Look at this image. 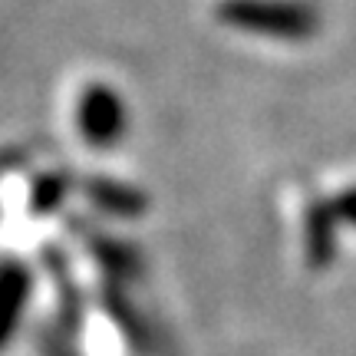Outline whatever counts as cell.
Segmentation results:
<instances>
[{
	"instance_id": "1",
	"label": "cell",
	"mask_w": 356,
	"mask_h": 356,
	"mask_svg": "<svg viewBox=\"0 0 356 356\" xmlns=\"http://www.w3.org/2000/svg\"><path fill=\"white\" fill-rule=\"evenodd\" d=\"M218 17L231 26L274 33V37H300L310 30V13L287 3H264V0H225Z\"/></svg>"
},
{
	"instance_id": "5",
	"label": "cell",
	"mask_w": 356,
	"mask_h": 356,
	"mask_svg": "<svg viewBox=\"0 0 356 356\" xmlns=\"http://www.w3.org/2000/svg\"><path fill=\"white\" fill-rule=\"evenodd\" d=\"M63 195H66L63 178L60 175H43L37 181V188H33V208H37L40 215H43V211H53L56 204L63 202Z\"/></svg>"
},
{
	"instance_id": "2",
	"label": "cell",
	"mask_w": 356,
	"mask_h": 356,
	"mask_svg": "<svg viewBox=\"0 0 356 356\" xmlns=\"http://www.w3.org/2000/svg\"><path fill=\"white\" fill-rule=\"evenodd\" d=\"M76 126H79V136L89 145H96V149L115 145L119 136H122V129H126V113H122L119 96L109 86H89L79 96Z\"/></svg>"
},
{
	"instance_id": "4",
	"label": "cell",
	"mask_w": 356,
	"mask_h": 356,
	"mask_svg": "<svg viewBox=\"0 0 356 356\" xmlns=\"http://www.w3.org/2000/svg\"><path fill=\"white\" fill-rule=\"evenodd\" d=\"M86 195L96 208L109 211V215L136 218L145 208V195H139L132 185H119V181H109V178H92L86 185Z\"/></svg>"
},
{
	"instance_id": "3",
	"label": "cell",
	"mask_w": 356,
	"mask_h": 356,
	"mask_svg": "<svg viewBox=\"0 0 356 356\" xmlns=\"http://www.w3.org/2000/svg\"><path fill=\"white\" fill-rule=\"evenodd\" d=\"M26 293H30V274L24 267L13 264V261L0 264V346L17 327V317H20Z\"/></svg>"
}]
</instances>
